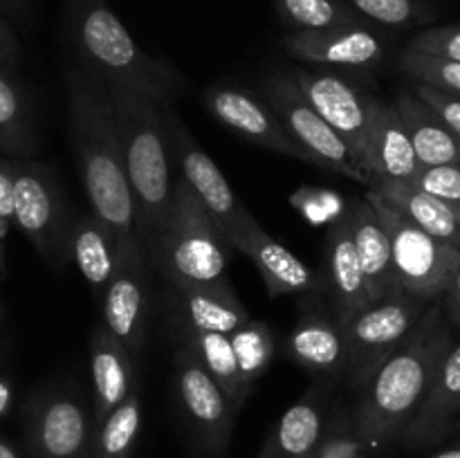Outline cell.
Here are the masks:
<instances>
[{"instance_id": "e575fe53", "label": "cell", "mask_w": 460, "mask_h": 458, "mask_svg": "<svg viewBox=\"0 0 460 458\" xmlns=\"http://www.w3.org/2000/svg\"><path fill=\"white\" fill-rule=\"evenodd\" d=\"M400 70L416 79V84L431 85L445 92L460 94V63L443 61V58L425 57L404 49L400 57Z\"/></svg>"}, {"instance_id": "484cf974", "label": "cell", "mask_w": 460, "mask_h": 458, "mask_svg": "<svg viewBox=\"0 0 460 458\" xmlns=\"http://www.w3.org/2000/svg\"><path fill=\"white\" fill-rule=\"evenodd\" d=\"M368 189H376L391 207L407 216L422 232L460 250V216L443 200L422 191L411 180H377Z\"/></svg>"}, {"instance_id": "8fae6325", "label": "cell", "mask_w": 460, "mask_h": 458, "mask_svg": "<svg viewBox=\"0 0 460 458\" xmlns=\"http://www.w3.org/2000/svg\"><path fill=\"white\" fill-rule=\"evenodd\" d=\"M288 75L299 85L304 97L319 112V117L349 144L359 169L364 171L368 133H371L373 117H376L380 99H373L358 84L328 70V67L305 70V67L295 66L288 70Z\"/></svg>"}, {"instance_id": "bcb514c9", "label": "cell", "mask_w": 460, "mask_h": 458, "mask_svg": "<svg viewBox=\"0 0 460 458\" xmlns=\"http://www.w3.org/2000/svg\"><path fill=\"white\" fill-rule=\"evenodd\" d=\"M0 458H18L16 449L7 443V440L0 438Z\"/></svg>"}, {"instance_id": "1f68e13d", "label": "cell", "mask_w": 460, "mask_h": 458, "mask_svg": "<svg viewBox=\"0 0 460 458\" xmlns=\"http://www.w3.org/2000/svg\"><path fill=\"white\" fill-rule=\"evenodd\" d=\"M227 337L234 359H236L241 384L250 393L252 386L268 371L270 362L274 357V332L265 321L247 319L245 323H241Z\"/></svg>"}, {"instance_id": "8d00e7d4", "label": "cell", "mask_w": 460, "mask_h": 458, "mask_svg": "<svg viewBox=\"0 0 460 458\" xmlns=\"http://www.w3.org/2000/svg\"><path fill=\"white\" fill-rule=\"evenodd\" d=\"M362 18L389 27H407L420 18L416 0H349Z\"/></svg>"}, {"instance_id": "5b68a950", "label": "cell", "mask_w": 460, "mask_h": 458, "mask_svg": "<svg viewBox=\"0 0 460 458\" xmlns=\"http://www.w3.org/2000/svg\"><path fill=\"white\" fill-rule=\"evenodd\" d=\"M148 265L157 269L166 286H220L229 283L225 272L232 260V245L202 207L196 193L178 175L169 216L148 254Z\"/></svg>"}, {"instance_id": "f546056e", "label": "cell", "mask_w": 460, "mask_h": 458, "mask_svg": "<svg viewBox=\"0 0 460 458\" xmlns=\"http://www.w3.org/2000/svg\"><path fill=\"white\" fill-rule=\"evenodd\" d=\"M142 395L135 389L94 427L90 458H133L142 434Z\"/></svg>"}, {"instance_id": "f6af8a7d", "label": "cell", "mask_w": 460, "mask_h": 458, "mask_svg": "<svg viewBox=\"0 0 460 458\" xmlns=\"http://www.w3.org/2000/svg\"><path fill=\"white\" fill-rule=\"evenodd\" d=\"M431 458H460V438L454 445H449L447 449H443V452H438Z\"/></svg>"}, {"instance_id": "7a4b0ae2", "label": "cell", "mask_w": 460, "mask_h": 458, "mask_svg": "<svg viewBox=\"0 0 460 458\" xmlns=\"http://www.w3.org/2000/svg\"><path fill=\"white\" fill-rule=\"evenodd\" d=\"M452 346L447 319L440 301H434L402 344L377 368L353 407L358 434L373 452L398 440Z\"/></svg>"}, {"instance_id": "9c48e42d", "label": "cell", "mask_w": 460, "mask_h": 458, "mask_svg": "<svg viewBox=\"0 0 460 458\" xmlns=\"http://www.w3.org/2000/svg\"><path fill=\"white\" fill-rule=\"evenodd\" d=\"M72 218L75 214L49 169L36 162H16L12 225L25 233L49 268H61L70 260Z\"/></svg>"}, {"instance_id": "d6a6232c", "label": "cell", "mask_w": 460, "mask_h": 458, "mask_svg": "<svg viewBox=\"0 0 460 458\" xmlns=\"http://www.w3.org/2000/svg\"><path fill=\"white\" fill-rule=\"evenodd\" d=\"M274 4L281 21L295 31H322L364 22L344 0H274Z\"/></svg>"}, {"instance_id": "cb8c5ba5", "label": "cell", "mask_w": 460, "mask_h": 458, "mask_svg": "<svg viewBox=\"0 0 460 458\" xmlns=\"http://www.w3.org/2000/svg\"><path fill=\"white\" fill-rule=\"evenodd\" d=\"M418 169L420 164L398 110L394 103L377 101L371 133H368L364 171L371 182H377V180H413Z\"/></svg>"}, {"instance_id": "6da1fadb", "label": "cell", "mask_w": 460, "mask_h": 458, "mask_svg": "<svg viewBox=\"0 0 460 458\" xmlns=\"http://www.w3.org/2000/svg\"><path fill=\"white\" fill-rule=\"evenodd\" d=\"M67 135L90 214L97 216L119 242L137 238L111 92L103 81L81 67L67 72Z\"/></svg>"}, {"instance_id": "d590c367", "label": "cell", "mask_w": 460, "mask_h": 458, "mask_svg": "<svg viewBox=\"0 0 460 458\" xmlns=\"http://www.w3.org/2000/svg\"><path fill=\"white\" fill-rule=\"evenodd\" d=\"M411 182L422 191L443 200L460 216V164L420 166Z\"/></svg>"}, {"instance_id": "3957f363", "label": "cell", "mask_w": 460, "mask_h": 458, "mask_svg": "<svg viewBox=\"0 0 460 458\" xmlns=\"http://www.w3.org/2000/svg\"><path fill=\"white\" fill-rule=\"evenodd\" d=\"M108 92L135 205V233L148 259L169 216L175 187L164 106L121 85H108Z\"/></svg>"}, {"instance_id": "d4e9b609", "label": "cell", "mask_w": 460, "mask_h": 458, "mask_svg": "<svg viewBox=\"0 0 460 458\" xmlns=\"http://www.w3.org/2000/svg\"><path fill=\"white\" fill-rule=\"evenodd\" d=\"M90 373H93V420L94 427L135 391L133 357L128 350L102 326L90 337Z\"/></svg>"}, {"instance_id": "f1b7e54d", "label": "cell", "mask_w": 460, "mask_h": 458, "mask_svg": "<svg viewBox=\"0 0 460 458\" xmlns=\"http://www.w3.org/2000/svg\"><path fill=\"white\" fill-rule=\"evenodd\" d=\"M171 335H173V341L184 344L200 359L202 366L214 375L220 389L227 393L234 409L241 411V407L245 404L250 393H247L245 386L241 384V377H238L236 359H234L232 346H229V337L220 335V332L184 330V328H171Z\"/></svg>"}, {"instance_id": "ab89813d", "label": "cell", "mask_w": 460, "mask_h": 458, "mask_svg": "<svg viewBox=\"0 0 460 458\" xmlns=\"http://www.w3.org/2000/svg\"><path fill=\"white\" fill-rule=\"evenodd\" d=\"M13 184H16V162H0V218L12 223L13 218Z\"/></svg>"}, {"instance_id": "5bb4252c", "label": "cell", "mask_w": 460, "mask_h": 458, "mask_svg": "<svg viewBox=\"0 0 460 458\" xmlns=\"http://www.w3.org/2000/svg\"><path fill=\"white\" fill-rule=\"evenodd\" d=\"M164 119L166 133H169L171 155L175 157L180 178L189 184V189L196 193V198L202 202V207L209 211L211 218L220 225L225 236L236 232V229L241 227V225H245L250 218H254V216L241 205V200L236 198L234 189L229 187L223 171L216 166V162L211 160L209 153L196 142V137H193L191 130L187 128V124L180 119V115L175 112L173 106H164Z\"/></svg>"}, {"instance_id": "8992f818", "label": "cell", "mask_w": 460, "mask_h": 458, "mask_svg": "<svg viewBox=\"0 0 460 458\" xmlns=\"http://www.w3.org/2000/svg\"><path fill=\"white\" fill-rule=\"evenodd\" d=\"M368 202L377 211L391 242L395 277L407 295L434 304L440 301L449 281L460 268V250L422 232L407 216L391 207L376 189L367 191Z\"/></svg>"}, {"instance_id": "681fc988", "label": "cell", "mask_w": 460, "mask_h": 458, "mask_svg": "<svg viewBox=\"0 0 460 458\" xmlns=\"http://www.w3.org/2000/svg\"><path fill=\"white\" fill-rule=\"evenodd\" d=\"M196 458H207V456H202V454H198V456Z\"/></svg>"}, {"instance_id": "ffe728a7", "label": "cell", "mask_w": 460, "mask_h": 458, "mask_svg": "<svg viewBox=\"0 0 460 458\" xmlns=\"http://www.w3.org/2000/svg\"><path fill=\"white\" fill-rule=\"evenodd\" d=\"M335 382L317 380L268 436L256 458H313L326 431Z\"/></svg>"}, {"instance_id": "4fadbf2b", "label": "cell", "mask_w": 460, "mask_h": 458, "mask_svg": "<svg viewBox=\"0 0 460 458\" xmlns=\"http://www.w3.org/2000/svg\"><path fill=\"white\" fill-rule=\"evenodd\" d=\"M93 409L72 389L36 395L25 411V440L34 458H90Z\"/></svg>"}, {"instance_id": "7c38bea8", "label": "cell", "mask_w": 460, "mask_h": 458, "mask_svg": "<svg viewBox=\"0 0 460 458\" xmlns=\"http://www.w3.org/2000/svg\"><path fill=\"white\" fill-rule=\"evenodd\" d=\"M151 265L137 238L121 241L117 265L102 295L103 328L137 357L146 341L148 305H151Z\"/></svg>"}, {"instance_id": "7bdbcfd3", "label": "cell", "mask_w": 460, "mask_h": 458, "mask_svg": "<svg viewBox=\"0 0 460 458\" xmlns=\"http://www.w3.org/2000/svg\"><path fill=\"white\" fill-rule=\"evenodd\" d=\"M0 7L4 12L13 13V16L25 18L27 12H30V0H0Z\"/></svg>"}, {"instance_id": "7dc6e473", "label": "cell", "mask_w": 460, "mask_h": 458, "mask_svg": "<svg viewBox=\"0 0 460 458\" xmlns=\"http://www.w3.org/2000/svg\"><path fill=\"white\" fill-rule=\"evenodd\" d=\"M9 227H12V223H7V220H3V218H0V241H3V238L7 236Z\"/></svg>"}, {"instance_id": "4316f807", "label": "cell", "mask_w": 460, "mask_h": 458, "mask_svg": "<svg viewBox=\"0 0 460 458\" xmlns=\"http://www.w3.org/2000/svg\"><path fill=\"white\" fill-rule=\"evenodd\" d=\"M394 108L407 128L418 164H460V139L425 101H420L413 92H402L395 97Z\"/></svg>"}, {"instance_id": "e0dca14e", "label": "cell", "mask_w": 460, "mask_h": 458, "mask_svg": "<svg viewBox=\"0 0 460 458\" xmlns=\"http://www.w3.org/2000/svg\"><path fill=\"white\" fill-rule=\"evenodd\" d=\"M283 49L304 66L367 70L385 58L380 36L367 25H344L322 31H292L283 39Z\"/></svg>"}, {"instance_id": "b9f144b4", "label": "cell", "mask_w": 460, "mask_h": 458, "mask_svg": "<svg viewBox=\"0 0 460 458\" xmlns=\"http://www.w3.org/2000/svg\"><path fill=\"white\" fill-rule=\"evenodd\" d=\"M16 52H18V45H16V39H13L12 30L7 27V22L0 21V67L12 66L13 58H16Z\"/></svg>"}, {"instance_id": "ac0fdd59", "label": "cell", "mask_w": 460, "mask_h": 458, "mask_svg": "<svg viewBox=\"0 0 460 458\" xmlns=\"http://www.w3.org/2000/svg\"><path fill=\"white\" fill-rule=\"evenodd\" d=\"M290 332V357L317 380L337 382L346 368V346L341 326L319 295H305Z\"/></svg>"}, {"instance_id": "2e32d148", "label": "cell", "mask_w": 460, "mask_h": 458, "mask_svg": "<svg viewBox=\"0 0 460 458\" xmlns=\"http://www.w3.org/2000/svg\"><path fill=\"white\" fill-rule=\"evenodd\" d=\"M205 106L216 119L247 142L261 148L308 162L305 153L288 135L279 117L265 101L236 85H214L205 92Z\"/></svg>"}, {"instance_id": "d6986e66", "label": "cell", "mask_w": 460, "mask_h": 458, "mask_svg": "<svg viewBox=\"0 0 460 458\" xmlns=\"http://www.w3.org/2000/svg\"><path fill=\"white\" fill-rule=\"evenodd\" d=\"M460 413V341L449 348L447 357L440 364L438 373L431 380L425 398L418 404L416 413L402 434L398 436V443L402 447L427 449L436 447L452 434L456 418Z\"/></svg>"}, {"instance_id": "836d02e7", "label": "cell", "mask_w": 460, "mask_h": 458, "mask_svg": "<svg viewBox=\"0 0 460 458\" xmlns=\"http://www.w3.org/2000/svg\"><path fill=\"white\" fill-rule=\"evenodd\" d=\"M373 449L358 434L353 409L332 407L326 431L313 458H371Z\"/></svg>"}, {"instance_id": "74e56055", "label": "cell", "mask_w": 460, "mask_h": 458, "mask_svg": "<svg viewBox=\"0 0 460 458\" xmlns=\"http://www.w3.org/2000/svg\"><path fill=\"white\" fill-rule=\"evenodd\" d=\"M409 52L460 63V27H434L420 31L409 43Z\"/></svg>"}, {"instance_id": "52a82bcc", "label": "cell", "mask_w": 460, "mask_h": 458, "mask_svg": "<svg viewBox=\"0 0 460 458\" xmlns=\"http://www.w3.org/2000/svg\"><path fill=\"white\" fill-rule=\"evenodd\" d=\"M427 305L429 304L402 292L371 304L341 326L346 346L344 377L350 391L359 395L367 389L377 368L416 328Z\"/></svg>"}, {"instance_id": "7402d4cb", "label": "cell", "mask_w": 460, "mask_h": 458, "mask_svg": "<svg viewBox=\"0 0 460 458\" xmlns=\"http://www.w3.org/2000/svg\"><path fill=\"white\" fill-rule=\"evenodd\" d=\"M344 216L349 220L350 236H353L371 304L402 295V287L395 277L389 236H386L385 225L380 223L371 202L367 198H359L344 211Z\"/></svg>"}, {"instance_id": "60d3db41", "label": "cell", "mask_w": 460, "mask_h": 458, "mask_svg": "<svg viewBox=\"0 0 460 458\" xmlns=\"http://www.w3.org/2000/svg\"><path fill=\"white\" fill-rule=\"evenodd\" d=\"M440 299H443L440 301V308H443L445 319L460 330V268L456 269V274H454V278L449 281L447 290L443 292Z\"/></svg>"}, {"instance_id": "f35d334b", "label": "cell", "mask_w": 460, "mask_h": 458, "mask_svg": "<svg viewBox=\"0 0 460 458\" xmlns=\"http://www.w3.org/2000/svg\"><path fill=\"white\" fill-rule=\"evenodd\" d=\"M413 94L420 101H425L440 117V121L460 139V94L445 92V90L431 88V85L425 84H416V92Z\"/></svg>"}, {"instance_id": "c3c4849f", "label": "cell", "mask_w": 460, "mask_h": 458, "mask_svg": "<svg viewBox=\"0 0 460 458\" xmlns=\"http://www.w3.org/2000/svg\"><path fill=\"white\" fill-rule=\"evenodd\" d=\"M4 272V256H3V247H0V277H3Z\"/></svg>"}, {"instance_id": "30bf717a", "label": "cell", "mask_w": 460, "mask_h": 458, "mask_svg": "<svg viewBox=\"0 0 460 458\" xmlns=\"http://www.w3.org/2000/svg\"><path fill=\"white\" fill-rule=\"evenodd\" d=\"M173 373L182 416L202 449V456L220 458L232 440L238 411L214 375L180 341L173 346Z\"/></svg>"}, {"instance_id": "44dd1931", "label": "cell", "mask_w": 460, "mask_h": 458, "mask_svg": "<svg viewBox=\"0 0 460 458\" xmlns=\"http://www.w3.org/2000/svg\"><path fill=\"white\" fill-rule=\"evenodd\" d=\"M169 328L229 335L250 317L229 283L220 286H166L164 295Z\"/></svg>"}, {"instance_id": "4dcf8cb0", "label": "cell", "mask_w": 460, "mask_h": 458, "mask_svg": "<svg viewBox=\"0 0 460 458\" xmlns=\"http://www.w3.org/2000/svg\"><path fill=\"white\" fill-rule=\"evenodd\" d=\"M34 144V124L22 88L7 67H0V151L27 155Z\"/></svg>"}, {"instance_id": "603a6c76", "label": "cell", "mask_w": 460, "mask_h": 458, "mask_svg": "<svg viewBox=\"0 0 460 458\" xmlns=\"http://www.w3.org/2000/svg\"><path fill=\"white\" fill-rule=\"evenodd\" d=\"M323 287L328 290L332 317L340 326H344L355 314L371 305V296H368L367 281H364L349 220L344 214L328 227L326 233V281H323Z\"/></svg>"}, {"instance_id": "ba28073f", "label": "cell", "mask_w": 460, "mask_h": 458, "mask_svg": "<svg viewBox=\"0 0 460 458\" xmlns=\"http://www.w3.org/2000/svg\"><path fill=\"white\" fill-rule=\"evenodd\" d=\"M263 90L265 103L272 108L296 146L305 153L308 164L371 187V178L359 169L349 144L310 106L288 70H277L265 76Z\"/></svg>"}, {"instance_id": "277c9868", "label": "cell", "mask_w": 460, "mask_h": 458, "mask_svg": "<svg viewBox=\"0 0 460 458\" xmlns=\"http://www.w3.org/2000/svg\"><path fill=\"white\" fill-rule=\"evenodd\" d=\"M66 34L81 70L103 84L135 90L160 106H173L184 90L180 72L144 52L106 0H66Z\"/></svg>"}, {"instance_id": "ee69618b", "label": "cell", "mask_w": 460, "mask_h": 458, "mask_svg": "<svg viewBox=\"0 0 460 458\" xmlns=\"http://www.w3.org/2000/svg\"><path fill=\"white\" fill-rule=\"evenodd\" d=\"M12 386H9L7 380H3L0 377V416H4V413L9 411V407H12Z\"/></svg>"}, {"instance_id": "9a60e30c", "label": "cell", "mask_w": 460, "mask_h": 458, "mask_svg": "<svg viewBox=\"0 0 460 458\" xmlns=\"http://www.w3.org/2000/svg\"><path fill=\"white\" fill-rule=\"evenodd\" d=\"M232 250L245 254L259 269L270 299L283 295H322V277L310 265L296 259L283 242L265 233L254 218L227 236Z\"/></svg>"}, {"instance_id": "83f0119b", "label": "cell", "mask_w": 460, "mask_h": 458, "mask_svg": "<svg viewBox=\"0 0 460 458\" xmlns=\"http://www.w3.org/2000/svg\"><path fill=\"white\" fill-rule=\"evenodd\" d=\"M117 247H119L117 236L97 216L75 214L67 251H70V260H75V265L79 268L84 281L99 299L115 272Z\"/></svg>"}]
</instances>
